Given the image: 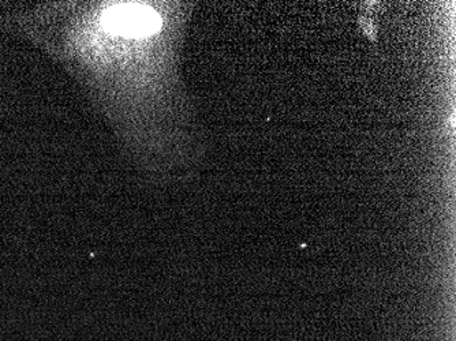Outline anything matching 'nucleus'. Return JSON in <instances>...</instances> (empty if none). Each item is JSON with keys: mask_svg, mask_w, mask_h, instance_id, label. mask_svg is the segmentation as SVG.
<instances>
[{"mask_svg": "<svg viewBox=\"0 0 456 341\" xmlns=\"http://www.w3.org/2000/svg\"><path fill=\"white\" fill-rule=\"evenodd\" d=\"M166 12L152 2L63 0L12 7L6 24L86 89L123 148L138 160L158 148V43Z\"/></svg>", "mask_w": 456, "mask_h": 341, "instance_id": "obj_1", "label": "nucleus"}]
</instances>
